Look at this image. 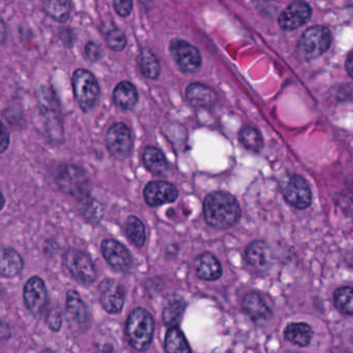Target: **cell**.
I'll use <instances>...</instances> for the list:
<instances>
[{"instance_id": "cell-33", "label": "cell", "mask_w": 353, "mask_h": 353, "mask_svg": "<svg viewBox=\"0 0 353 353\" xmlns=\"http://www.w3.org/2000/svg\"><path fill=\"white\" fill-rule=\"evenodd\" d=\"M105 39H107L108 46L114 51H122L128 43L124 33L117 28H113L108 31Z\"/></svg>"}, {"instance_id": "cell-3", "label": "cell", "mask_w": 353, "mask_h": 353, "mask_svg": "<svg viewBox=\"0 0 353 353\" xmlns=\"http://www.w3.org/2000/svg\"><path fill=\"white\" fill-rule=\"evenodd\" d=\"M331 45L332 33L330 29L316 25L303 33L296 45V53L300 59L307 62L312 61L323 55Z\"/></svg>"}, {"instance_id": "cell-38", "label": "cell", "mask_w": 353, "mask_h": 353, "mask_svg": "<svg viewBox=\"0 0 353 353\" xmlns=\"http://www.w3.org/2000/svg\"><path fill=\"white\" fill-rule=\"evenodd\" d=\"M345 68L348 74L353 78V53L348 56L347 60L345 62Z\"/></svg>"}, {"instance_id": "cell-30", "label": "cell", "mask_w": 353, "mask_h": 353, "mask_svg": "<svg viewBox=\"0 0 353 353\" xmlns=\"http://www.w3.org/2000/svg\"><path fill=\"white\" fill-rule=\"evenodd\" d=\"M126 236L137 247L144 246L146 241V230L144 224L136 216H130L126 221Z\"/></svg>"}, {"instance_id": "cell-5", "label": "cell", "mask_w": 353, "mask_h": 353, "mask_svg": "<svg viewBox=\"0 0 353 353\" xmlns=\"http://www.w3.org/2000/svg\"><path fill=\"white\" fill-rule=\"evenodd\" d=\"M56 183L63 192L77 199L88 196L89 181L86 173L80 168L65 165L59 170Z\"/></svg>"}, {"instance_id": "cell-34", "label": "cell", "mask_w": 353, "mask_h": 353, "mask_svg": "<svg viewBox=\"0 0 353 353\" xmlns=\"http://www.w3.org/2000/svg\"><path fill=\"white\" fill-rule=\"evenodd\" d=\"M47 325L52 331H59L62 325L61 313L58 309H52L47 316Z\"/></svg>"}, {"instance_id": "cell-36", "label": "cell", "mask_w": 353, "mask_h": 353, "mask_svg": "<svg viewBox=\"0 0 353 353\" xmlns=\"http://www.w3.org/2000/svg\"><path fill=\"white\" fill-rule=\"evenodd\" d=\"M85 53H86L88 59L92 62L99 61L101 56H103L101 48H99L97 43H93V41H88L87 43L86 47H85Z\"/></svg>"}, {"instance_id": "cell-4", "label": "cell", "mask_w": 353, "mask_h": 353, "mask_svg": "<svg viewBox=\"0 0 353 353\" xmlns=\"http://www.w3.org/2000/svg\"><path fill=\"white\" fill-rule=\"evenodd\" d=\"M72 89L83 111L89 112L95 107L99 97V85L92 72L82 68L77 70L72 76Z\"/></svg>"}, {"instance_id": "cell-15", "label": "cell", "mask_w": 353, "mask_h": 353, "mask_svg": "<svg viewBox=\"0 0 353 353\" xmlns=\"http://www.w3.org/2000/svg\"><path fill=\"white\" fill-rule=\"evenodd\" d=\"M99 296L103 309L111 314L122 310L125 302V292L119 282L113 279H105L99 285Z\"/></svg>"}, {"instance_id": "cell-25", "label": "cell", "mask_w": 353, "mask_h": 353, "mask_svg": "<svg viewBox=\"0 0 353 353\" xmlns=\"http://www.w3.org/2000/svg\"><path fill=\"white\" fill-rule=\"evenodd\" d=\"M143 161L150 173L157 176H163L169 170L167 159L159 149L149 146L143 152Z\"/></svg>"}, {"instance_id": "cell-27", "label": "cell", "mask_w": 353, "mask_h": 353, "mask_svg": "<svg viewBox=\"0 0 353 353\" xmlns=\"http://www.w3.org/2000/svg\"><path fill=\"white\" fill-rule=\"evenodd\" d=\"M165 345L168 353H192L185 336L176 327H170Z\"/></svg>"}, {"instance_id": "cell-8", "label": "cell", "mask_w": 353, "mask_h": 353, "mask_svg": "<svg viewBox=\"0 0 353 353\" xmlns=\"http://www.w3.org/2000/svg\"><path fill=\"white\" fill-rule=\"evenodd\" d=\"M23 300L27 310L35 317H39L45 312L48 304V292L41 278L33 276L25 283Z\"/></svg>"}, {"instance_id": "cell-6", "label": "cell", "mask_w": 353, "mask_h": 353, "mask_svg": "<svg viewBox=\"0 0 353 353\" xmlns=\"http://www.w3.org/2000/svg\"><path fill=\"white\" fill-rule=\"evenodd\" d=\"M64 265L70 275L83 284H90L97 279V269L90 257L78 249L70 248L64 254Z\"/></svg>"}, {"instance_id": "cell-22", "label": "cell", "mask_w": 353, "mask_h": 353, "mask_svg": "<svg viewBox=\"0 0 353 353\" xmlns=\"http://www.w3.org/2000/svg\"><path fill=\"white\" fill-rule=\"evenodd\" d=\"M186 304L185 301L178 294H170L165 299V307H163V319L165 325L170 327H176L180 323L184 314Z\"/></svg>"}, {"instance_id": "cell-18", "label": "cell", "mask_w": 353, "mask_h": 353, "mask_svg": "<svg viewBox=\"0 0 353 353\" xmlns=\"http://www.w3.org/2000/svg\"><path fill=\"white\" fill-rule=\"evenodd\" d=\"M243 309L253 321L261 323L272 319L271 309L256 292H249L243 298Z\"/></svg>"}, {"instance_id": "cell-17", "label": "cell", "mask_w": 353, "mask_h": 353, "mask_svg": "<svg viewBox=\"0 0 353 353\" xmlns=\"http://www.w3.org/2000/svg\"><path fill=\"white\" fill-rule=\"evenodd\" d=\"M195 273L201 279L214 281L222 275V267L219 261L209 252L199 254L193 263Z\"/></svg>"}, {"instance_id": "cell-35", "label": "cell", "mask_w": 353, "mask_h": 353, "mask_svg": "<svg viewBox=\"0 0 353 353\" xmlns=\"http://www.w3.org/2000/svg\"><path fill=\"white\" fill-rule=\"evenodd\" d=\"M114 8L119 16L128 17L132 10V0H113Z\"/></svg>"}, {"instance_id": "cell-9", "label": "cell", "mask_w": 353, "mask_h": 353, "mask_svg": "<svg viewBox=\"0 0 353 353\" xmlns=\"http://www.w3.org/2000/svg\"><path fill=\"white\" fill-rule=\"evenodd\" d=\"M105 141L110 152L117 159H126L132 152L134 145L132 130L122 122L113 124L109 128Z\"/></svg>"}, {"instance_id": "cell-37", "label": "cell", "mask_w": 353, "mask_h": 353, "mask_svg": "<svg viewBox=\"0 0 353 353\" xmlns=\"http://www.w3.org/2000/svg\"><path fill=\"white\" fill-rule=\"evenodd\" d=\"M10 147V134L4 124L0 121V154L6 152Z\"/></svg>"}, {"instance_id": "cell-12", "label": "cell", "mask_w": 353, "mask_h": 353, "mask_svg": "<svg viewBox=\"0 0 353 353\" xmlns=\"http://www.w3.org/2000/svg\"><path fill=\"white\" fill-rule=\"evenodd\" d=\"M312 16V8L304 0H294L280 14L278 23L283 30H294L306 24Z\"/></svg>"}, {"instance_id": "cell-39", "label": "cell", "mask_w": 353, "mask_h": 353, "mask_svg": "<svg viewBox=\"0 0 353 353\" xmlns=\"http://www.w3.org/2000/svg\"><path fill=\"white\" fill-rule=\"evenodd\" d=\"M4 205H6V199H4L3 193L0 190V211L3 209Z\"/></svg>"}, {"instance_id": "cell-19", "label": "cell", "mask_w": 353, "mask_h": 353, "mask_svg": "<svg viewBox=\"0 0 353 353\" xmlns=\"http://www.w3.org/2000/svg\"><path fill=\"white\" fill-rule=\"evenodd\" d=\"M187 101L196 108H211L217 101V95L213 89L201 83H192L186 88Z\"/></svg>"}, {"instance_id": "cell-7", "label": "cell", "mask_w": 353, "mask_h": 353, "mask_svg": "<svg viewBox=\"0 0 353 353\" xmlns=\"http://www.w3.org/2000/svg\"><path fill=\"white\" fill-rule=\"evenodd\" d=\"M170 52L176 65L184 74H195L201 66V56L197 48L183 39H173Z\"/></svg>"}, {"instance_id": "cell-14", "label": "cell", "mask_w": 353, "mask_h": 353, "mask_svg": "<svg viewBox=\"0 0 353 353\" xmlns=\"http://www.w3.org/2000/svg\"><path fill=\"white\" fill-rule=\"evenodd\" d=\"M101 252L107 263L118 272H128L132 265V257L124 245L113 239L101 243Z\"/></svg>"}, {"instance_id": "cell-20", "label": "cell", "mask_w": 353, "mask_h": 353, "mask_svg": "<svg viewBox=\"0 0 353 353\" xmlns=\"http://www.w3.org/2000/svg\"><path fill=\"white\" fill-rule=\"evenodd\" d=\"M24 268V261L18 251L10 247L0 248V276L12 278L18 276Z\"/></svg>"}, {"instance_id": "cell-26", "label": "cell", "mask_w": 353, "mask_h": 353, "mask_svg": "<svg viewBox=\"0 0 353 353\" xmlns=\"http://www.w3.org/2000/svg\"><path fill=\"white\" fill-rule=\"evenodd\" d=\"M138 65L146 78L157 79L161 74V63L150 50L143 49L140 52L138 56Z\"/></svg>"}, {"instance_id": "cell-10", "label": "cell", "mask_w": 353, "mask_h": 353, "mask_svg": "<svg viewBox=\"0 0 353 353\" xmlns=\"http://www.w3.org/2000/svg\"><path fill=\"white\" fill-rule=\"evenodd\" d=\"M285 201L294 209L305 210L312 203V192L303 176L294 175L288 179L283 187Z\"/></svg>"}, {"instance_id": "cell-13", "label": "cell", "mask_w": 353, "mask_h": 353, "mask_svg": "<svg viewBox=\"0 0 353 353\" xmlns=\"http://www.w3.org/2000/svg\"><path fill=\"white\" fill-rule=\"evenodd\" d=\"M65 317L72 331H82L88 325V310L76 290H70L66 294Z\"/></svg>"}, {"instance_id": "cell-16", "label": "cell", "mask_w": 353, "mask_h": 353, "mask_svg": "<svg viewBox=\"0 0 353 353\" xmlns=\"http://www.w3.org/2000/svg\"><path fill=\"white\" fill-rule=\"evenodd\" d=\"M178 195V189L172 183L165 181H152L144 189L145 199L150 207L174 203Z\"/></svg>"}, {"instance_id": "cell-40", "label": "cell", "mask_w": 353, "mask_h": 353, "mask_svg": "<svg viewBox=\"0 0 353 353\" xmlns=\"http://www.w3.org/2000/svg\"><path fill=\"white\" fill-rule=\"evenodd\" d=\"M39 353H55V352H54L53 350H43V352H39Z\"/></svg>"}, {"instance_id": "cell-28", "label": "cell", "mask_w": 353, "mask_h": 353, "mask_svg": "<svg viewBox=\"0 0 353 353\" xmlns=\"http://www.w3.org/2000/svg\"><path fill=\"white\" fill-rule=\"evenodd\" d=\"M80 212L89 223L97 224L103 219V208L101 203L90 196L80 199Z\"/></svg>"}, {"instance_id": "cell-24", "label": "cell", "mask_w": 353, "mask_h": 353, "mask_svg": "<svg viewBox=\"0 0 353 353\" xmlns=\"http://www.w3.org/2000/svg\"><path fill=\"white\" fill-rule=\"evenodd\" d=\"M113 99L116 105L121 109L132 110L138 103V91L132 83L123 81L116 86Z\"/></svg>"}, {"instance_id": "cell-32", "label": "cell", "mask_w": 353, "mask_h": 353, "mask_svg": "<svg viewBox=\"0 0 353 353\" xmlns=\"http://www.w3.org/2000/svg\"><path fill=\"white\" fill-rule=\"evenodd\" d=\"M241 143L244 145L245 148L253 152H261L263 147V138L256 128L252 126H245L240 132Z\"/></svg>"}, {"instance_id": "cell-23", "label": "cell", "mask_w": 353, "mask_h": 353, "mask_svg": "<svg viewBox=\"0 0 353 353\" xmlns=\"http://www.w3.org/2000/svg\"><path fill=\"white\" fill-rule=\"evenodd\" d=\"M285 339L294 345L306 347L312 341L313 330L306 323H292L284 331Z\"/></svg>"}, {"instance_id": "cell-31", "label": "cell", "mask_w": 353, "mask_h": 353, "mask_svg": "<svg viewBox=\"0 0 353 353\" xmlns=\"http://www.w3.org/2000/svg\"><path fill=\"white\" fill-rule=\"evenodd\" d=\"M334 303L342 314L353 316V288L344 286L338 288L334 294Z\"/></svg>"}, {"instance_id": "cell-2", "label": "cell", "mask_w": 353, "mask_h": 353, "mask_svg": "<svg viewBox=\"0 0 353 353\" xmlns=\"http://www.w3.org/2000/svg\"><path fill=\"white\" fill-rule=\"evenodd\" d=\"M154 321L148 311L138 308L130 313L126 323V337L130 345L139 352L148 350L152 342Z\"/></svg>"}, {"instance_id": "cell-1", "label": "cell", "mask_w": 353, "mask_h": 353, "mask_svg": "<svg viewBox=\"0 0 353 353\" xmlns=\"http://www.w3.org/2000/svg\"><path fill=\"white\" fill-rule=\"evenodd\" d=\"M203 216L212 228L226 230L240 220V205L230 193L223 191L210 193L203 201Z\"/></svg>"}, {"instance_id": "cell-11", "label": "cell", "mask_w": 353, "mask_h": 353, "mask_svg": "<svg viewBox=\"0 0 353 353\" xmlns=\"http://www.w3.org/2000/svg\"><path fill=\"white\" fill-rule=\"evenodd\" d=\"M39 105L41 115L45 117L50 132L55 134V139L62 138L61 117H60L59 105L53 91L50 88H43L39 93Z\"/></svg>"}, {"instance_id": "cell-29", "label": "cell", "mask_w": 353, "mask_h": 353, "mask_svg": "<svg viewBox=\"0 0 353 353\" xmlns=\"http://www.w3.org/2000/svg\"><path fill=\"white\" fill-rule=\"evenodd\" d=\"M46 12L57 22H65L70 18V0H43Z\"/></svg>"}, {"instance_id": "cell-21", "label": "cell", "mask_w": 353, "mask_h": 353, "mask_svg": "<svg viewBox=\"0 0 353 353\" xmlns=\"http://www.w3.org/2000/svg\"><path fill=\"white\" fill-rule=\"evenodd\" d=\"M245 256L249 265L255 269L265 270L271 263V249L263 241H254L247 246Z\"/></svg>"}]
</instances>
